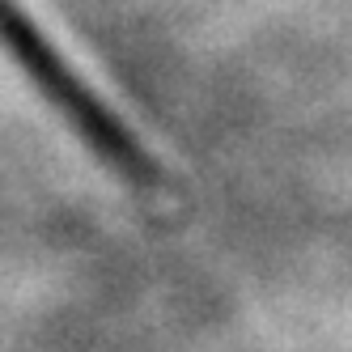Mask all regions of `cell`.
Instances as JSON below:
<instances>
[{"mask_svg": "<svg viewBox=\"0 0 352 352\" xmlns=\"http://www.w3.org/2000/svg\"><path fill=\"white\" fill-rule=\"evenodd\" d=\"M0 43L9 47L13 60L43 85V94L52 98V102H56L72 123H77V132H81L115 170H123L136 187H148V183H153V166H148V157L136 148V140L123 132L119 123L111 119V111L77 81V72H72V68L56 56V47L43 38V30L13 5V0H0Z\"/></svg>", "mask_w": 352, "mask_h": 352, "instance_id": "cell-1", "label": "cell"}]
</instances>
